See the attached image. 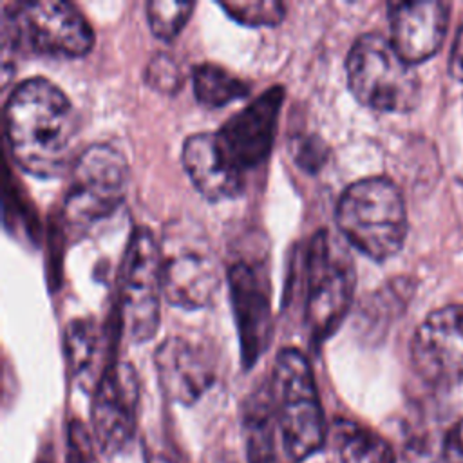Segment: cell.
<instances>
[{
    "label": "cell",
    "instance_id": "obj_19",
    "mask_svg": "<svg viewBox=\"0 0 463 463\" xmlns=\"http://www.w3.org/2000/svg\"><path fill=\"white\" fill-rule=\"evenodd\" d=\"M192 85L197 101L210 109H219L241 99L250 92L244 80L233 76L217 63L203 61L192 69Z\"/></svg>",
    "mask_w": 463,
    "mask_h": 463
},
{
    "label": "cell",
    "instance_id": "obj_25",
    "mask_svg": "<svg viewBox=\"0 0 463 463\" xmlns=\"http://www.w3.org/2000/svg\"><path fill=\"white\" fill-rule=\"evenodd\" d=\"M445 463H463V418L449 430L443 443Z\"/></svg>",
    "mask_w": 463,
    "mask_h": 463
},
{
    "label": "cell",
    "instance_id": "obj_5",
    "mask_svg": "<svg viewBox=\"0 0 463 463\" xmlns=\"http://www.w3.org/2000/svg\"><path fill=\"white\" fill-rule=\"evenodd\" d=\"M351 94L380 112H409L420 101V78L391 40L365 33L354 40L345 60Z\"/></svg>",
    "mask_w": 463,
    "mask_h": 463
},
{
    "label": "cell",
    "instance_id": "obj_12",
    "mask_svg": "<svg viewBox=\"0 0 463 463\" xmlns=\"http://www.w3.org/2000/svg\"><path fill=\"white\" fill-rule=\"evenodd\" d=\"M282 101L284 89L271 85L215 132L224 156L241 174L268 157Z\"/></svg>",
    "mask_w": 463,
    "mask_h": 463
},
{
    "label": "cell",
    "instance_id": "obj_13",
    "mask_svg": "<svg viewBox=\"0 0 463 463\" xmlns=\"http://www.w3.org/2000/svg\"><path fill=\"white\" fill-rule=\"evenodd\" d=\"M230 293L239 329L242 365L250 369L266 351L271 338V304L266 275L246 260L228 269Z\"/></svg>",
    "mask_w": 463,
    "mask_h": 463
},
{
    "label": "cell",
    "instance_id": "obj_8",
    "mask_svg": "<svg viewBox=\"0 0 463 463\" xmlns=\"http://www.w3.org/2000/svg\"><path fill=\"white\" fill-rule=\"evenodd\" d=\"M159 250L165 298L188 311L212 304L221 288V269L206 237L190 230H170Z\"/></svg>",
    "mask_w": 463,
    "mask_h": 463
},
{
    "label": "cell",
    "instance_id": "obj_1",
    "mask_svg": "<svg viewBox=\"0 0 463 463\" xmlns=\"http://www.w3.org/2000/svg\"><path fill=\"white\" fill-rule=\"evenodd\" d=\"M5 132L22 170L36 177H54L71 159L74 110L58 85L45 78H29L13 89L5 103Z\"/></svg>",
    "mask_w": 463,
    "mask_h": 463
},
{
    "label": "cell",
    "instance_id": "obj_21",
    "mask_svg": "<svg viewBox=\"0 0 463 463\" xmlns=\"http://www.w3.org/2000/svg\"><path fill=\"white\" fill-rule=\"evenodd\" d=\"M194 7V2L148 0L145 4V11L152 34L161 40L175 38L188 22Z\"/></svg>",
    "mask_w": 463,
    "mask_h": 463
},
{
    "label": "cell",
    "instance_id": "obj_4",
    "mask_svg": "<svg viewBox=\"0 0 463 463\" xmlns=\"http://www.w3.org/2000/svg\"><path fill=\"white\" fill-rule=\"evenodd\" d=\"M356 271L342 235L315 233L306 255L304 318L317 342L331 336L344 322L354 295Z\"/></svg>",
    "mask_w": 463,
    "mask_h": 463
},
{
    "label": "cell",
    "instance_id": "obj_20",
    "mask_svg": "<svg viewBox=\"0 0 463 463\" xmlns=\"http://www.w3.org/2000/svg\"><path fill=\"white\" fill-rule=\"evenodd\" d=\"M98 349V331L90 320H74L65 331V353L71 371L78 378L89 374Z\"/></svg>",
    "mask_w": 463,
    "mask_h": 463
},
{
    "label": "cell",
    "instance_id": "obj_18",
    "mask_svg": "<svg viewBox=\"0 0 463 463\" xmlns=\"http://www.w3.org/2000/svg\"><path fill=\"white\" fill-rule=\"evenodd\" d=\"M333 443L340 463H394L392 447L374 430L351 421L336 420L333 423Z\"/></svg>",
    "mask_w": 463,
    "mask_h": 463
},
{
    "label": "cell",
    "instance_id": "obj_9",
    "mask_svg": "<svg viewBox=\"0 0 463 463\" xmlns=\"http://www.w3.org/2000/svg\"><path fill=\"white\" fill-rule=\"evenodd\" d=\"M161 250L148 228H136L125 255L121 284V320L134 342L150 340L161 315Z\"/></svg>",
    "mask_w": 463,
    "mask_h": 463
},
{
    "label": "cell",
    "instance_id": "obj_6",
    "mask_svg": "<svg viewBox=\"0 0 463 463\" xmlns=\"http://www.w3.org/2000/svg\"><path fill=\"white\" fill-rule=\"evenodd\" d=\"M4 43L51 56H83L94 33L81 11L65 0H29L4 5Z\"/></svg>",
    "mask_w": 463,
    "mask_h": 463
},
{
    "label": "cell",
    "instance_id": "obj_15",
    "mask_svg": "<svg viewBox=\"0 0 463 463\" xmlns=\"http://www.w3.org/2000/svg\"><path fill=\"white\" fill-rule=\"evenodd\" d=\"M154 362L163 392L177 403H194L213 382L212 362L201 347L183 336L165 338Z\"/></svg>",
    "mask_w": 463,
    "mask_h": 463
},
{
    "label": "cell",
    "instance_id": "obj_7",
    "mask_svg": "<svg viewBox=\"0 0 463 463\" xmlns=\"http://www.w3.org/2000/svg\"><path fill=\"white\" fill-rule=\"evenodd\" d=\"M128 184L125 156L105 143L85 148L72 163L63 217L69 232H85L109 217L123 201Z\"/></svg>",
    "mask_w": 463,
    "mask_h": 463
},
{
    "label": "cell",
    "instance_id": "obj_16",
    "mask_svg": "<svg viewBox=\"0 0 463 463\" xmlns=\"http://www.w3.org/2000/svg\"><path fill=\"white\" fill-rule=\"evenodd\" d=\"M183 166L192 184L208 201L233 199L244 188V174L228 161L215 132H197L186 137Z\"/></svg>",
    "mask_w": 463,
    "mask_h": 463
},
{
    "label": "cell",
    "instance_id": "obj_27",
    "mask_svg": "<svg viewBox=\"0 0 463 463\" xmlns=\"http://www.w3.org/2000/svg\"><path fill=\"white\" fill-rule=\"evenodd\" d=\"M34 463H54V452H52V449H51V447L42 449V452L38 454V458H36Z\"/></svg>",
    "mask_w": 463,
    "mask_h": 463
},
{
    "label": "cell",
    "instance_id": "obj_17",
    "mask_svg": "<svg viewBox=\"0 0 463 463\" xmlns=\"http://www.w3.org/2000/svg\"><path fill=\"white\" fill-rule=\"evenodd\" d=\"M246 452L248 463H291L277 443V420L269 383L257 389L246 403L244 411Z\"/></svg>",
    "mask_w": 463,
    "mask_h": 463
},
{
    "label": "cell",
    "instance_id": "obj_23",
    "mask_svg": "<svg viewBox=\"0 0 463 463\" xmlns=\"http://www.w3.org/2000/svg\"><path fill=\"white\" fill-rule=\"evenodd\" d=\"M145 81L154 90H159L165 94L177 92L183 83V72L177 60L166 52L156 54L146 65Z\"/></svg>",
    "mask_w": 463,
    "mask_h": 463
},
{
    "label": "cell",
    "instance_id": "obj_2",
    "mask_svg": "<svg viewBox=\"0 0 463 463\" xmlns=\"http://www.w3.org/2000/svg\"><path fill=\"white\" fill-rule=\"evenodd\" d=\"M335 219L342 239L378 262L396 255L407 237L405 201L387 177L349 184L336 203Z\"/></svg>",
    "mask_w": 463,
    "mask_h": 463
},
{
    "label": "cell",
    "instance_id": "obj_22",
    "mask_svg": "<svg viewBox=\"0 0 463 463\" xmlns=\"http://www.w3.org/2000/svg\"><path fill=\"white\" fill-rule=\"evenodd\" d=\"M219 5L230 18L250 27L277 25L286 14V5L279 0H228Z\"/></svg>",
    "mask_w": 463,
    "mask_h": 463
},
{
    "label": "cell",
    "instance_id": "obj_26",
    "mask_svg": "<svg viewBox=\"0 0 463 463\" xmlns=\"http://www.w3.org/2000/svg\"><path fill=\"white\" fill-rule=\"evenodd\" d=\"M449 71L456 80L463 81V24L459 25V31L456 34L450 58H449Z\"/></svg>",
    "mask_w": 463,
    "mask_h": 463
},
{
    "label": "cell",
    "instance_id": "obj_11",
    "mask_svg": "<svg viewBox=\"0 0 463 463\" xmlns=\"http://www.w3.org/2000/svg\"><path fill=\"white\" fill-rule=\"evenodd\" d=\"M411 360L429 383L463 380V304H449L425 317L412 336Z\"/></svg>",
    "mask_w": 463,
    "mask_h": 463
},
{
    "label": "cell",
    "instance_id": "obj_3",
    "mask_svg": "<svg viewBox=\"0 0 463 463\" xmlns=\"http://www.w3.org/2000/svg\"><path fill=\"white\" fill-rule=\"evenodd\" d=\"M269 389L282 449L291 463L304 461L322 449L327 427L313 369L300 351L277 354Z\"/></svg>",
    "mask_w": 463,
    "mask_h": 463
},
{
    "label": "cell",
    "instance_id": "obj_10",
    "mask_svg": "<svg viewBox=\"0 0 463 463\" xmlns=\"http://www.w3.org/2000/svg\"><path fill=\"white\" fill-rule=\"evenodd\" d=\"M139 402V382L127 362H110L94 385L92 432L107 454L123 450L134 436Z\"/></svg>",
    "mask_w": 463,
    "mask_h": 463
},
{
    "label": "cell",
    "instance_id": "obj_14",
    "mask_svg": "<svg viewBox=\"0 0 463 463\" xmlns=\"http://www.w3.org/2000/svg\"><path fill=\"white\" fill-rule=\"evenodd\" d=\"M449 9L450 5L439 0H405L387 5L389 40L407 63H420L438 52L447 33Z\"/></svg>",
    "mask_w": 463,
    "mask_h": 463
},
{
    "label": "cell",
    "instance_id": "obj_24",
    "mask_svg": "<svg viewBox=\"0 0 463 463\" xmlns=\"http://www.w3.org/2000/svg\"><path fill=\"white\" fill-rule=\"evenodd\" d=\"M67 463H96L94 443L80 420L69 423L67 432Z\"/></svg>",
    "mask_w": 463,
    "mask_h": 463
}]
</instances>
